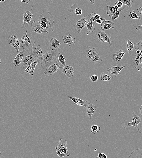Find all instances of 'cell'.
Returning <instances> with one entry per match:
<instances>
[{"mask_svg":"<svg viewBox=\"0 0 142 158\" xmlns=\"http://www.w3.org/2000/svg\"><path fill=\"white\" fill-rule=\"evenodd\" d=\"M60 53L57 50L49 49L43 56V60L41 62V68L46 69L51 65L59 62L58 57Z\"/></svg>","mask_w":142,"mask_h":158,"instance_id":"1","label":"cell"},{"mask_svg":"<svg viewBox=\"0 0 142 158\" xmlns=\"http://www.w3.org/2000/svg\"><path fill=\"white\" fill-rule=\"evenodd\" d=\"M142 114L139 112H133V119L131 122H130L128 121L124 120L121 123V125L123 127L127 130H130L131 126H133L137 129L138 132L140 134L141 130L139 127V125L142 124Z\"/></svg>","mask_w":142,"mask_h":158,"instance_id":"2","label":"cell"},{"mask_svg":"<svg viewBox=\"0 0 142 158\" xmlns=\"http://www.w3.org/2000/svg\"><path fill=\"white\" fill-rule=\"evenodd\" d=\"M135 55L131 62V65L133 68H135L140 71L142 67V41L141 40L137 44L136 43Z\"/></svg>","mask_w":142,"mask_h":158,"instance_id":"3","label":"cell"},{"mask_svg":"<svg viewBox=\"0 0 142 158\" xmlns=\"http://www.w3.org/2000/svg\"><path fill=\"white\" fill-rule=\"evenodd\" d=\"M38 22L40 23L44 22L46 23L47 27L46 30L49 33L54 31V24L55 23L54 18L51 12L42 11L39 16Z\"/></svg>","mask_w":142,"mask_h":158,"instance_id":"4","label":"cell"},{"mask_svg":"<svg viewBox=\"0 0 142 158\" xmlns=\"http://www.w3.org/2000/svg\"><path fill=\"white\" fill-rule=\"evenodd\" d=\"M86 55L87 59L93 64L101 63L103 60L101 55L94 47L88 46L85 48Z\"/></svg>","mask_w":142,"mask_h":158,"instance_id":"5","label":"cell"},{"mask_svg":"<svg viewBox=\"0 0 142 158\" xmlns=\"http://www.w3.org/2000/svg\"><path fill=\"white\" fill-rule=\"evenodd\" d=\"M96 35L99 41L103 43L107 42L110 47L112 46L113 41L111 40V35L109 33L101 28H98L96 32Z\"/></svg>","mask_w":142,"mask_h":158,"instance_id":"6","label":"cell"},{"mask_svg":"<svg viewBox=\"0 0 142 158\" xmlns=\"http://www.w3.org/2000/svg\"><path fill=\"white\" fill-rule=\"evenodd\" d=\"M27 30H26L25 34L22 36L20 41V46L23 47V49L27 51H29L35 45V41L30 38L27 34Z\"/></svg>","mask_w":142,"mask_h":158,"instance_id":"7","label":"cell"},{"mask_svg":"<svg viewBox=\"0 0 142 158\" xmlns=\"http://www.w3.org/2000/svg\"><path fill=\"white\" fill-rule=\"evenodd\" d=\"M88 16L86 15L78 20L74 26V29L77 31L78 33L80 34L81 30L85 28L88 22Z\"/></svg>","mask_w":142,"mask_h":158,"instance_id":"8","label":"cell"},{"mask_svg":"<svg viewBox=\"0 0 142 158\" xmlns=\"http://www.w3.org/2000/svg\"><path fill=\"white\" fill-rule=\"evenodd\" d=\"M64 67L59 62L54 63L46 69L44 74L46 76H52Z\"/></svg>","mask_w":142,"mask_h":158,"instance_id":"9","label":"cell"},{"mask_svg":"<svg viewBox=\"0 0 142 158\" xmlns=\"http://www.w3.org/2000/svg\"><path fill=\"white\" fill-rule=\"evenodd\" d=\"M125 67V66L119 65L111 66L107 68L106 71L108 73V75L111 78H115L120 75V71Z\"/></svg>","mask_w":142,"mask_h":158,"instance_id":"10","label":"cell"},{"mask_svg":"<svg viewBox=\"0 0 142 158\" xmlns=\"http://www.w3.org/2000/svg\"><path fill=\"white\" fill-rule=\"evenodd\" d=\"M9 44L15 49L16 52H19L20 47V41L19 40L16 35L13 34L9 36L7 39Z\"/></svg>","mask_w":142,"mask_h":158,"instance_id":"11","label":"cell"},{"mask_svg":"<svg viewBox=\"0 0 142 158\" xmlns=\"http://www.w3.org/2000/svg\"><path fill=\"white\" fill-rule=\"evenodd\" d=\"M41 46L38 44L34 45L30 50L31 55L36 59L38 58L43 56L44 53L41 49Z\"/></svg>","mask_w":142,"mask_h":158,"instance_id":"12","label":"cell"},{"mask_svg":"<svg viewBox=\"0 0 142 158\" xmlns=\"http://www.w3.org/2000/svg\"><path fill=\"white\" fill-rule=\"evenodd\" d=\"M35 16L28 10H26L23 15V23L22 26L24 29L28 26L31 21L33 20Z\"/></svg>","mask_w":142,"mask_h":158,"instance_id":"13","label":"cell"},{"mask_svg":"<svg viewBox=\"0 0 142 158\" xmlns=\"http://www.w3.org/2000/svg\"><path fill=\"white\" fill-rule=\"evenodd\" d=\"M43 60V56L38 58L26 68L24 71V72H27L31 76H33L36 65L39 63L41 62Z\"/></svg>","mask_w":142,"mask_h":158,"instance_id":"14","label":"cell"},{"mask_svg":"<svg viewBox=\"0 0 142 158\" xmlns=\"http://www.w3.org/2000/svg\"><path fill=\"white\" fill-rule=\"evenodd\" d=\"M31 26L33 31L38 34H40L43 33H46L47 34L49 33L46 29H44L41 27L40 23L39 22L34 21V22L31 23Z\"/></svg>","mask_w":142,"mask_h":158,"instance_id":"15","label":"cell"},{"mask_svg":"<svg viewBox=\"0 0 142 158\" xmlns=\"http://www.w3.org/2000/svg\"><path fill=\"white\" fill-rule=\"evenodd\" d=\"M36 60L31 55H25L21 63V67L23 68H27Z\"/></svg>","mask_w":142,"mask_h":158,"instance_id":"16","label":"cell"},{"mask_svg":"<svg viewBox=\"0 0 142 158\" xmlns=\"http://www.w3.org/2000/svg\"><path fill=\"white\" fill-rule=\"evenodd\" d=\"M68 98L72 100L78 106L84 107L87 108L89 104L90 103V102L87 100H83L78 97H73L69 96H68Z\"/></svg>","mask_w":142,"mask_h":158,"instance_id":"17","label":"cell"},{"mask_svg":"<svg viewBox=\"0 0 142 158\" xmlns=\"http://www.w3.org/2000/svg\"><path fill=\"white\" fill-rule=\"evenodd\" d=\"M62 38L64 40V43L68 45L69 46L73 45L76 42L75 38L70 33L65 34L63 35Z\"/></svg>","mask_w":142,"mask_h":158,"instance_id":"18","label":"cell"},{"mask_svg":"<svg viewBox=\"0 0 142 158\" xmlns=\"http://www.w3.org/2000/svg\"><path fill=\"white\" fill-rule=\"evenodd\" d=\"M61 44V41L57 40L54 37L52 38L49 41L50 49L52 50H57L59 49Z\"/></svg>","mask_w":142,"mask_h":158,"instance_id":"19","label":"cell"},{"mask_svg":"<svg viewBox=\"0 0 142 158\" xmlns=\"http://www.w3.org/2000/svg\"><path fill=\"white\" fill-rule=\"evenodd\" d=\"M67 142L64 138H61L59 140V143L56 147V154L59 156L63 149L65 147H67Z\"/></svg>","mask_w":142,"mask_h":158,"instance_id":"20","label":"cell"},{"mask_svg":"<svg viewBox=\"0 0 142 158\" xmlns=\"http://www.w3.org/2000/svg\"><path fill=\"white\" fill-rule=\"evenodd\" d=\"M62 71L64 75L68 78H71L74 75V68L70 66L66 65L62 68Z\"/></svg>","mask_w":142,"mask_h":158,"instance_id":"21","label":"cell"},{"mask_svg":"<svg viewBox=\"0 0 142 158\" xmlns=\"http://www.w3.org/2000/svg\"><path fill=\"white\" fill-rule=\"evenodd\" d=\"M24 53L25 50L24 49L18 52V53L15 57L13 62L14 66H19L20 65L23 59Z\"/></svg>","mask_w":142,"mask_h":158,"instance_id":"22","label":"cell"},{"mask_svg":"<svg viewBox=\"0 0 142 158\" xmlns=\"http://www.w3.org/2000/svg\"><path fill=\"white\" fill-rule=\"evenodd\" d=\"M125 53V52L124 50L121 49L117 51L116 53L113 55L112 57L113 60L116 63L117 61H119L123 57Z\"/></svg>","mask_w":142,"mask_h":158,"instance_id":"23","label":"cell"},{"mask_svg":"<svg viewBox=\"0 0 142 158\" xmlns=\"http://www.w3.org/2000/svg\"><path fill=\"white\" fill-rule=\"evenodd\" d=\"M101 29L103 30H109L111 28H114V23L109 20H105L101 24Z\"/></svg>","mask_w":142,"mask_h":158,"instance_id":"24","label":"cell"},{"mask_svg":"<svg viewBox=\"0 0 142 158\" xmlns=\"http://www.w3.org/2000/svg\"><path fill=\"white\" fill-rule=\"evenodd\" d=\"M96 109V106L92 103L89 104L87 108L86 113L90 119H91L92 116L94 114Z\"/></svg>","mask_w":142,"mask_h":158,"instance_id":"25","label":"cell"},{"mask_svg":"<svg viewBox=\"0 0 142 158\" xmlns=\"http://www.w3.org/2000/svg\"><path fill=\"white\" fill-rule=\"evenodd\" d=\"M128 158H142V149H135L131 153Z\"/></svg>","mask_w":142,"mask_h":158,"instance_id":"26","label":"cell"},{"mask_svg":"<svg viewBox=\"0 0 142 158\" xmlns=\"http://www.w3.org/2000/svg\"><path fill=\"white\" fill-rule=\"evenodd\" d=\"M117 11L118 7L116 5H115V6L113 7H110L108 5L107 7V14L109 16L116 13Z\"/></svg>","mask_w":142,"mask_h":158,"instance_id":"27","label":"cell"},{"mask_svg":"<svg viewBox=\"0 0 142 158\" xmlns=\"http://www.w3.org/2000/svg\"><path fill=\"white\" fill-rule=\"evenodd\" d=\"M115 5H116L118 7V11H121L127 7L126 5H124L120 0H118L115 3Z\"/></svg>","mask_w":142,"mask_h":158,"instance_id":"28","label":"cell"},{"mask_svg":"<svg viewBox=\"0 0 142 158\" xmlns=\"http://www.w3.org/2000/svg\"><path fill=\"white\" fill-rule=\"evenodd\" d=\"M127 52L128 53H130L134 49V45L130 38H128L127 40Z\"/></svg>","mask_w":142,"mask_h":158,"instance_id":"29","label":"cell"},{"mask_svg":"<svg viewBox=\"0 0 142 158\" xmlns=\"http://www.w3.org/2000/svg\"><path fill=\"white\" fill-rule=\"evenodd\" d=\"M119 11H117L116 13L110 16L109 20L113 23L116 22L119 17Z\"/></svg>","mask_w":142,"mask_h":158,"instance_id":"30","label":"cell"},{"mask_svg":"<svg viewBox=\"0 0 142 158\" xmlns=\"http://www.w3.org/2000/svg\"><path fill=\"white\" fill-rule=\"evenodd\" d=\"M86 25L87 30L89 33H92L95 30V26L92 24V23L88 22Z\"/></svg>","mask_w":142,"mask_h":158,"instance_id":"31","label":"cell"},{"mask_svg":"<svg viewBox=\"0 0 142 158\" xmlns=\"http://www.w3.org/2000/svg\"><path fill=\"white\" fill-rule=\"evenodd\" d=\"M124 5L127 6L129 8H131L134 6L133 0H120Z\"/></svg>","mask_w":142,"mask_h":158,"instance_id":"32","label":"cell"},{"mask_svg":"<svg viewBox=\"0 0 142 158\" xmlns=\"http://www.w3.org/2000/svg\"><path fill=\"white\" fill-rule=\"evenodd\" d=\"M129 17L131 19H137L140 20L141 18L137 14L134 10H132L130 12L129 14Z\"/></svg>","mask_w":142,"mask_h":158,"instance_id":"33","label":"cell"},{"mask_svg":"<svg viewBox=\"0 0 142 158\" xmlns=\"http://www.w3.org/2000/svg\"><path fill=\"white\" fill-rule=\"evenodd\" d=\"M101 128L100 126L97 125H94L91 126V132L92 134H95L96 133H98L100 130Z\"/></svg>","mask_w":142,"mask_h":158,"instance_id":"34","label":"cell"},{"mask_svg":"<svg viewBox=\"0 0 142 158\" xmlns=\"http://www.w3.org/2000/svg\"><path fill=\"white\" fill-rule=\"evenodd\" d=\"M66 60L64 56L60 53L58 57V61L60 64L64 67L66 65L65 61Z\"/></svg>","mask_w":142,"mask_h":158,"instance_id":"35","label":"cell"},{"mask_svg":"<svg viewBox=\"0 0 142 158\" xmlns=\"http://www.w3.org/2000/svg\"><path fill=\"white\" fill-rule=\"evenodd\" d=\"M111 78V77L104 72L102 73L100 76L101 80L103 81H110Z\"/></svg>","mask_w":142,"mask_h":158,"instance_id":"36","label":"cell"},{"mask_svg":"<svg viewBox=\"0 0 142 158\" xmlns=\"http://www.w3.org/2000/svg\"><path fill=\"white\" fill-rule=\"evenodd\" d=\"M97 14L95 12H92L88 16V22L92 23L96 20L95 15Z\"/></svg>","mask_w":142,"mask_h":158,"instance_id":"37","label":"cell"},{"mask_svg":"<svg viewBox=\"0 0 142 158\" xmlns=\"http://www.w3.org/2000/svg\"><path fill=\"white\" fill-rule=\"evenodd\" d=\"M133 27L135 28V29L138 31H142V26L141 24H134L133 25Z\"/></svg>","mask_w":142,"mask_h":158,"instance_id":"38","label":"cell"},{"mask_svg":"<svg viewBox=\"0 0 142 158\" xmlns=\"http://www.w3.org/2000/svg\"><path fill=\"white\" fill-rule=\"evenodd\" d=\"M74 13L78 15H81L82 14V9L79 7H76L74 10Z\"/></svg>","mask_w":142,"mask_h":158,"instance_id":"39","label":"cell"},{"mask_svg":"<svg viewBox=\"0 0 142 158\" xmlns=\"http://www.w3.org/2000/svg\"><path fill=\"white\" fill-rule=\"evenodd\" d=\"M91 80L92 82H96L97 81L98 79V76L96 75H92L89 77Z\"/></svg>","mask_w":142,"mask_h":158,"instance_id":"40","label":"cell"},{"mask_svg":"<svg viewBox=\"0 0 142 158\" xmlns=\"http://www.w3.org/2000/svg\"><path fill=\"white\" fill-rule=\"evenodd\" d=\"M76 4H73L70 8L68 10L70 13L72 14L74 13V10L76 7Z\"/></svg>","mask_w":142,"mask_h":158,"instance_id":"41","label":"cell"},{"mask_svg":"<svg viewBox=\"0 0 142 158\" xmlns=\"http://www.w3.org/2000/svg\"><path fill=\"white\" fill-rule=\"evenodd\" d=\"M97 158H107V155L102 153L100 152H98V154L97 156L96 157Z\"/></svg>","mask_w":142,"mask_h":158,"instance_id":"42","label":"cell"},{"mask_svg":"<svg viewBox=\"0 0 142 158\" xmlns=\"http://www.w3.org/2000/svg\"><path fill=\"white\" fill-rule=\"evenodd\" d=\"M106 20V19L101 18H100L96 20V22L98 24H101L103 22Z\"/></svg>","mask_w":142,"mask_h":158,"instance_id":"43","label":"cell"},{"mask_svg":"<svg viewBox=\"0 0 142 158\" xmlns=\"http://www.w3.org/2000/svg\"><path fill=\"white\" fill-rule=\"evenodd\" d=\"M40 23L41 27L44 29H46L47 27V24L46 23L44 22H41Z\"/></svg>","mask_w":142,"mask_h":158,"instance_id":"44","label":"cell"},{"mask_svg":"<svg viewBox=\"0 0 142 158\" xmlns=\"http://www.w3.org/2000/svg\"><path fill=\"white\" fill-rule=\"evenodd\" d=\"M21 2L25 3L26 4H28L30 1L31 0H20Z\"/></svg>","mask_w":142,"mask_h":158,"instance_id":"45","label":"cell"},{"mask_svg":"<svg viewBox=\"0 0 142 158\" xmlns=\"http://www.w3.org/2000/svg\"><path fill=\"white\" fill-rule=\"evenodd\" d=\"M95 18L96 20L97 19L100 18H101V17L97 13L95 15Z\"/></svg>","mask_w":142,"mask_h":158,"instance_id":"46","label":"cell"},{"mask_svg":"<svg viewBox=\"0 0 142 158\" xmlns=\"http://www.w3.org/2000/svg\"><path fill=\"white\" fill-rule=\"evenodd\" d=\"M142 7H141L137 9V11L141 15H142Z\"/></svg>","mask_w":142,"mask_h":158,"instance_id":"47","label":"cell"},{"mask_svg":"<svg viewBox=\"0 0 142 158\" xmlns=\"http://www.w3.org/2000/svg\"><path fill=\"white\" fill-rule=\"evenodd\" d=\"M8 0H0V3H4L8 1Z\"/></svg>","mask_w":142,"mask_h":158,"instance_id":"48","label":"cell"},{"mask_svg":"<svg viewBox=\"0 0 142 158\" xmlns=\"http://www.w3.org/2000/svg\"><path fill=\"white\" fill-rule=\"evenodd\" d=\"M91 3L92 4H93L94 3V1H95V0H89Z\"/></svg>","mask_w":142,"mask_h":158,"instance_id":"49","label":"cell"},{"mask_svg":"<svg viewBox=\"0 0 142 158\" xmlns=\"http://www.w3.org/2000/svg\"><path fill=\"white\" fill-rule=\"evenodd\" d=\"M140 113L142 114V106H141V107L139 109Z\"/></svg>","mask_w":142,"mask_h":158,"instance_id":"50","label":"cell"},{"mask_svg":"<svg viewBox=\"0 0 142 158\" xmlns=\"http://www.w3.org/2000/svg\"><path fill=\"white\" fill-rule=\"evenodd\" d=\"M1 60L0 59V65H1Z\"/></svg>","mask_w":142,"mask_h":158,"instance_id":"51","label":"cell"},{"mask_svg":"<svg viewBox=\"0 0 142 158\" xmlns=\"http://www.w3.org/2000/svg\"><path fill=\"white\" fill-rule=\"evenodd\" d=\"M34 1H35V0H34Z\"/></svg>","mask_w":142,"mask_h":158,"instance_id":"52","label":"cell"}]
</instances>
